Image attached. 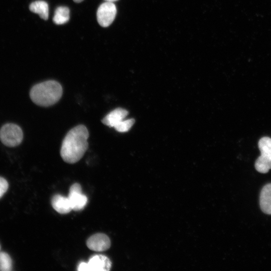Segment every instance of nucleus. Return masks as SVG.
Here are the masks:
<instances>
[{
	"instance_id": "nucleus-1",
	"label": "nucleus",
	"mask_w": 271,
	"mask_h": 271,
	"mask_svg": "<svg viewBox=\"0 0 271 271\" xmlns=\"http://www.w3.org/2000/svg\"><path fill=\"white\" fill-rule=\"evenodd\" d=\"M89 132L86 127L78 125L70 130L65 137L60 150L62 159L74 164L79 161L88 148Z\"/></svg>"
},
{
	"instance_id": "nucleus-2",
	"label": "nucleus",
	"mask_w": 271,
	"mask_h": 271,
	"mask_svg": "<svg viewBox=\"0 0 271 271\" xmlns=\"http://www.w3.org/2000/svg\"><path fill=\"white\" fill-rule=\"evenodd\" d=\"M63 93L61 85L55 80H48L33 86L30 91V96L36 104L49 106L57 102Z\"/></svg>"
},
{
	"instance_id": "nucleus-3",
	"label": "nucleus",
	"mask_w": 271,
	"mask_h": 271,
	"mask_svg": "<svg viewBox=\"0 0 271 271\" xmlns=\"http://www.w3.org/2000/svg\"><path fill=\"white\" fill-rule=\"evenodd\" d=\"M260 156L256 160L254 167L261 173H266L271 169V138L263 137L258 142Z\"/></svg>"
},
{
	"instance_id": "nucleus-4",
	"label": "nucleus",
	"mask_w": 271,
	"mask_h": 271,
	"mask_svg": "<svg viewBox=\"0 0 271 271\" xmlns=\"http://www.w3.org/2000/svg\"><path fill=\"white\" fill-rule=\"evenodd\" d=\"M23 139V132L18 125L8 123L0 129V140L5 146L15 147L19 146Z\"/></svg>"
},
{
	"instance_id": "nucleus-5",
	"label": "nucleus",
	"mask_w": 271,
	"mask_h": 271,
	"mask_svg": "<svg viewBox=\"0 0 271 271\" xmlns=\"http://www.w3.org/2000/svg\"><path fill=\"white\" fill-rule=\"evenodd\" d=\"M116 8L113 2H105L98 7L96 16L98 24L103 27L111 24L116 14Z\"/></svg>"
},
{
	"instance_id": "nucleus-6",
	"label": "nucleus",
	"mask_w": 271,
	"mask_h": 271,
	"mask_svg": "<svg viewBox=\"0 0 271 271\" xmlns=\"http://www.w3.org/2000/svg\"><path fill=\"white\" fill-rule=\"evenodd\" d=\"M68 198L72 209L75 211L83 209L87 202V196L82 193L81 186L77 183L71 186Z\"/></svg>"
},
{
	"instance_id": "nucleus-7",
	"label": "nucleus",
	"mask_w": 271,
	"mask_h": 271,
	"mask_svg": "<svg viewBox=\"0 0 271 271\" xmlns=\"http://www.w3.org/2000/svg\"><path fill=\"white\" fill-rule=\"evenodd\" d=\"M111 267L109 258L101 254L93 255L85 262V271H108Z\"/></svg>"
},
{
	"instance_id": "nucleus-8",
	"label": "nucleus",
	"mask_w": 271,
	"mask_h": 271,
	"mask_svg": "<svg viewBox=\"0 0 271 271\" xmlns=\"http://www.w3.org/2000/svg\"><path fill=\"white\" fill-rule=\"evenodd\" d=\"M88 248L95 251H105L110 247L109 237L105 234L97 233L90 236L86 241Z\"/></svg>"
},
{
	"instance_id": "nucleus-9",
	"label": "nucleus",
	"mask_w": 271,
	"mask_h": 271,
	"mask_svg": "<svg viewBox=\"0 0 271 271\" xmlns=\"http://www.w3.org/2000/svg\"><path fill=\"white\" fill-rule=\"evenodd\" d=\"M128 111L122 108H117L108 113L101 120L102 123L109 126L114 127L120 121L124 119L127 115Z\"/></svg>"
},
{
	"instance_id": "nucleus-10",
	"label": "nucleus",
	"mask_w": 271,
	"mask_h": 271,
	"mask_svg": "<svg viewBox=\"0 0 271 271\" xmlns=\"http://www.w3.org/2000/svg\"><path fill=\"white\" fill-rule=\"evenodd\" d=\"M51 205L60 214H67L72 210L68 197L60 194H56L52 197Z\"/></svg>"
},
{
	"instance_id": "nucleus-11",
	"label": "nucleus",
	"mask_w": 271,
	"mask_h": 271,
	"mask_svg": "<svg viewBox=\"0 0 271 271\" xmlns=\"http://www.w3.org/2000/svg\"><path fill=\"white\" fill-rule=\"evenodd\" d=\"M259 205L263 213L271 215V183L265 185L261 189Z\"/></svg>"
},
{
	"instance_id": "nucleus-12",
	"label": "nucleus",
	"mask_w": 271,
	"mask_h": 271,
	"mask_svg": "<svg viewBox=\"0 0 271 271\" xmlns=\"http://www.w3.org/2000/svg\"><path fill=\"white\" fill-rule=\"evenodd\" d=\"M30 10L38 14L41 18L47 20L49 17V7L44 1H37L32 3L29 7Z\"/></svg>"
},
{
	"instance_id": "nucleus-13",
	"label": "nucleus",
	"mask_w": 271,
	"mask_h": 271,
	"mask_svg": "<svg viewBox=\"0 0 271 271\" xmlns=\"http://www.w3.org/2000/svg\"><path fill=\"white\" fill-rule=\"evenodd\" d=\"M70 19V11L66 7L60 6L56 8L53 18L54 23L62 25L67 23Z\"/></svg>"
},
{
	"instance_id": "nucleus-14",
	"label": "nucleus",
	"mask_w": 271,
	"mask_h": 271,
	"mask_svg": "<svg viewBox=\"0 0 271 271\" xmlns=\"http://www.w3.org/2000/svg\"><path fill=\"white\" fill-rule=\"evenodd\" d=\"M12 268V261L10 255L6 252H0V270L10 271Z\"/></svg>"
},
{
	"instance_id": "nucleus-15",
	"label": "nucleus",
	"mask_w": 271,
	"mask_h": 271,
	"mask_svg": "<svg viewBox=\"0 0 271 271\" xmlns=\"http://www.w3.org/2000/svg\"><path fill=\"white\" fill-rule=\"evenodd\" d=\"M134 120L133 118L123 119L114 128L119 132H125L128 131L134 123Z\"/></svg>"
},
{
	"instance_id": "nucleus-16",
	"label": "nucleus",
	"mask_w": 271,
	"mask_h": 271,
	"mask_svg": "<svg viewBox=\"0 0 271 271\" xmlns=\"http://www.w3.org/2000/svg\"><path fill=\"white\" fill-rule=\"evenodd\" d=\"M8 187V182L4 178L0 177V198L6 192Z\"/></svg>"
},
{
	"instance_id": "nucleus-17",
	"label": "nucleus",
	"mask_w": 271,
	"mask_h": 271,
	"mask_svg": "<svg viewBox=\"0 0 271 271\" xmlns=\"http://www.w3.org/2000/svg\"><path fill=\"white\" fill-rule=\"evenodd\" d=\"M105 2H114L118 0H104Z\"/></svg>"
},
{
	"instance_id": "nucleus-18",
	"label": "nucleus",
	"mask_w": 271,
	"mask_h": 271,
	"mask_svg": "<svg viewBox=\"0 0 271 271\" xmlns=\"http://www.w3.org/2000/svg\"><path fill=\"white\" fill-rule=\"evenodd\" d=\"M83 0H73L74 2L76 3H80L82 2Z\"/></svg>"
},
{
	"instance_id": "nucleus-19",
	"label": "nucleus",
	"mask_w": 271,
	"mask_h": 271,
	"mask_svg": "<svg viewBox=\"0 0 271 271\" xmlns=\"http://www.w3.org/2000/svg\"><path fill=\"white\" fill-rule=\"evenodd\" d=\"M0 249H1V246H0Z\"/></svg>"
}]
</instances>
